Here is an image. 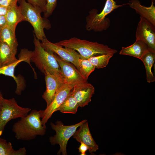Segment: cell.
I'll return each instance as SVG.
<instances>
[{
	"label": "cell",
	"instance_id": "6da1fadb",
	"mask_svg": "<svg viewBox=\"0 0 155 155\" xmlns=\"http://www.w3.org/2000/svg\"><path fill=\"white\" fill-rule=\"evenodd\" d=\"M40 110H33L13 125L12 131L18 140L30 141L38 135L43 136L46 132V125L42 124Z\"/></svg>",
	"mask_w": 155,
	"mask_h": 155
},
{
	"label": "cell",
	"instance_id": "7a4b0ae2",
	"mask_svg": "<svg viewBox=\"0 0 155 155\" xmlns=\"http://www.w3.org/2000/svg\"><path fill=\"white\" fill-rule=\"evenodd\" d=\"M55 43L77 51L80 55V58L86 59L97 55L107 54L114 55L117 52L116 50L110 48L107 45L76 37L61 41Z\"/></svg>",
	"mask_w": 155,
	"mask_h": 155
},
{
	"label": "cell",
	"instance_id": "3957f363",
	"mask_svg": "<svg viewBox=\"0 0 155 155\" xmlns=\"http://www.w3.org/2000/svg\"><path fill=\"white\" fill-rule=\"evenodd\" d=\"M18 2L25 21L28 22L33 26L36 37L41 41L46 38L44 30L50 29L51 25L47 18L41 16V14L43 12L41 9L26 0H20Z\"/></svg>",
	"mask_w": 155,
	"mask_h": 155
},
{
	"label": "cell",
	"instance_id": "277c9868",
	"mask_svg": "<svg viewBox=\"0 0 155 155\" xmlns=\"http://www.w3.org/2000/svg\"><path fill=\"white\" fill-rule=\"evenodd\" d=\"M35 48L32 51L30 61L33 62L43 73L47 71L53 74L62 75L59 65L55 59L54 53L45 50L41 45L39 40L34 37Z\"/></svg>",
	"mask_w": 155,
	"mask_h": 155
},
{
	"label": "cell",
	"instance_id": "5b68a950",
	"mask_svg": "<svg viewBox=\"0 0 155 155\" xmlns=\"http://www.w3.org/2000/svg\"><path fill=\"white\" fill-rule=\"evenodd\" d=\"M127 3L118 5L114 0H106L104 7L100 13L98 10L93 9L89 12L86 17V29L88 31L102 32L107 29L110 25V21L106 16L115 9Z\"/></svg>",
	"mask_w": 155,
	"mask_h": 155
},
{
	"label": "cell",
	"instance_id": "8992f818",
	"mask_svg": "<svg viewBox=\"0 0 155 155\" xmlns=\"http://www.w3.org/2000/svg\"><path fill=\"white\" fill-rule=\"evenodd\" d=\"M86 121V120H84L71 125H65L60 121H57L55 124L51 123V128L55 131L56 133L49 138V141L52 145H59L60 149L58 154L62 153L63 155L67 154V145L68 140L73 135L77 128Z\"/></svg>",
	"mask_w": 155,
	"mask_h": 155
},
{
	"label": "cell",
	"instance_id": "52a82bcc",
	"mask_svg": "<svg viewBox=\"0 0 155 155\" xmlns=\"http://www.w3.org/2000/svg\"><path fill=\"white\" fill-rule=\"evenodd\" d=\"M31 111L30 108L20 106L14 98H4L0 110V136L5 125L10 121L25 117Z\"/></svg>",
	"mask_w": 155,
	"mask_h": 155
},
{
	"label": "cell",
	"instance_id": "ba28073f",
	"mask_svg": "<svg viewBox=\"0 0 155 155\" xmlns=\"http://www.w3.org/2000/svg\"><path fill=\"white\" fill-rule=\"evenodd\" d=\"M74 86L66 83L63 84L57 90L50 104L44 110H40L43 125H45L53 114L58 111L59 107L71 93Z\"/></svg>",
	"mask_w": 155,
	"mask_h": 155
},
{
	"label": "cell",
	"instance_id": "9c48e42d",
	"mask_svg": "<svg viewBox=\"0 0 155 155\" xmlns=\"http://www.w3.org/2000/svg\"><path fill=\"white\" fill-rule=\"evenodd\" d=\"M32 51L26 49H21L19 55V59L14 63L9 65L0 67V74H3L13 78L17 84L16 93L18 95L21 94L24 90L25 82L22 77H16L14 74L15 69L16 66L22 61L29 63Z\"/></svg>",
	"mask_w": 155,
	"mask_h": 155
},
{
	"label": "cell",
	"instance_id": "30bf717a",
	"mask_svg": "<svg viewBox=\"0 0 155 155\" xmlns=\"http://www.w3.org/2000/svg\"><path fill=\"white\" fill-rule=\"evenodd\" d=\"M40 44L45 50L51 51L63 60L71 63L79 71L78 60L81 56L75 50L66 47L63 48L55 43L51 42L46 38L42 40Z\"/></svg>",
	"mask_w": 155,
	"mask_h": 155
},
{
	"label": "cell",
	"instance_id": "8fae6325",
	"mask_svg": "<svg viewBox=\"0 0 155 155\" xmlns=\"http://www.w3.org/2000/svg\"><path fill=\"white\" fill-rule=\"evenodd\" d=\"M135 36L136 39L146 44L150 50L155 51V26L141 16L137 26Z\"/></svg>",
	"mask_w": 155,
	"mask_h": 155
},
{
	"label": "cell",
	"instance_id": "7c38bea8",
	"mask_svg": "<svg viewBox=\"0 0 155 155\" xmlns=\"http://www.w3.org/2000/svg\"><path fill=\"white\" fill-rule=\"evenodd\" d=\"M54 55L59 65L65 83L74 86L78 84L88 82L72 64L63 60L56 54L54 53Z\"/></svg>",
	"mask_w": 155,
	"mask_h": 155
},
{
	"label": "cell",
	"instance_id": "4fadbf2b",
	"mask_svg": "<svg viewBox=\"0 0 155 155\" xmlns=\"http://www.w3.org/2000/svg\"><path fill=\"white\" fill-rule=\"evenodd\" d=\"M46 88L42 95L48 106L53 101L55 94L59 88L65 83L62 75L53 74L46 71L44 73Z\"/></svg>",
	"mask_w": 155,
	"mask_h": 155
},
{
	"label": "cell",
	"instance_id": "5bb4252c",
	"mask_svg": "<svg viewBox=\"0 0 155 155\" xmlns=\"http://www.w3.org/2000/svg\"><path fill=\"white\" fill-rule=\"evenodd\" d=\"M94 90L93 86L86 82L75 85L71 94L78 102L79 106L82 107L87 105L91 102Z\"/></svg>",
	"mask_w": 155,
	"mask_h": 155
},
{
	"label": "cell",
	"instance_id": "9a60e30c",
	"mask_svg": "<svg viewBox=\"0 0 155 155\" xmlns=\"http://www.w3.org/2000/svg\"><path fill=\"white\" fill-rule=\"evenodd\" d=\"M73 137L80 143L83 142L88 147L89 152L92 153L98 149V146L93 139L90 131L87 121L80 126L73 135Z\"/></svg>",
	"mask_w": 155,
	"mask_h": 155
},
{
	"label": "cell",
	"instance_id": "2e32d148",
	"mask_svg": "<svg viewBox=\"0 0 155 155\" xmlns=\"http://www.w3.org/2000/svg\"><path fill=\"white\" fill-rule=\"evenodd\" d=\"M141 17L145 18L155 26V7L152 1L151 5L146 7L142 5L139 0H131L128 3Z\"/></svg>",
	"mask_w": 155,
	"mask_h": 155
},
{
	"label": "cell",
	"instance_id": "e0dca14e",
	"mask_svg": "<svg viewBox=\"0 0 155 155\" xmlns=\"http://www.w3.org/2000/svg\"><path fill=\"white\" fill-rule=\"evenodd\" d=\"M149 50H151L146 44L140 40L136 39L135 42L132 45L127 47H122L119 54L132 56L140 59Z\"/></svg>",
	"mask_w": 155,
	"mask_h": 155
},
{
	"label": "cell",
	"instance_id": "ac0fdd59",
	"mask_svg": "<svg viewBox=\"0 0 155 155\" xmlns=\"http://www.w3.org/2000/svg\"><path fill=\"white\" fill-rule=\"evenodd\" d=\"M5 17L7 25L15 32L18 24L21 22L25 21L21 8L20 6H18L17 4L9 9L5 15Z\"/></svg>",
	"mask_w": 155,
	"mask_h": 155
},
{
	"label": "cell",
	"instance_id": "d6986e66",
	"mask_svg": "<svg viewBox=\"0 0 155 155\" xmlns=\"http://www.w3.org/2000/svg\"><path fill=\"white\" fill-rule=\"evenodd\" d=\"M0 42L7 44L16 55L17 51L18 42L15 32L7 25L0 32Z\"/></svg>",
	"mask_w": 155,
	"mask_h": 155
},
{
	"label": "cell",
	"instance_id": "ffe728a7",
	"mask_svg": "<svg viewBox=\"0 0 155 155\" xmlns=\"http://www.w3.org/2000/svg\"><path fill=\"white\" fill-rule=\"evenodd\" d=\"M140 59L143 62L145 66L147 82L148 83L154 82L155 78L152 69L155 61V51L148 50Z\"/></svg>",
	"mask_w": 155,
	"mask_h": 155
},
{
	"label": "cell",
	"instance_id": "44dd1931",
	"mask_svg": "<svg viewBox=\"0 0 155 155\" xmlns=\"http://www.w3.org/2000/svg\"><path fill=\"white\" fill-rule=\"evenodd\" d=\"M16 55L7 44L0 42V67L17 61Z\"/></svg>",
	"mask_w": 155,
	"mask_h": 155
},
{
	"label": "cell",
	"instance_id": "7402d4cb",
	"mask_svg": "<svg viewBox=\"0 0 155 155\" xmlns=\"http://www.w3.org/2000/svg\"><path fill=\"white\" fill-rule=\"evenodd\" d=\"M26 154L25 147L16 150L13 149L11 142H7L0 137V155H25Z\"/></svg>",
	"mask_w": 155,
	"mask_h": 155
},
{
	"label": "cell",
	"instance_id": "603a6c76",
	"mask_svg": "<svg viewBox=\"0 0 155 155\" xmlns=\"http://www.w3.org/2000/svg\"><path fill=\"white\" fill-rule=\"evenodd\" d=\"M71 92L59 107L58 111H59L63 113H76L79 106L78 102L72 95Z\"/></svg>",
	"mask_w": 155,
	"mask_h": 155
},
{
	"label": "cell",
	"instance_id": "cb8c5ba5",
	"mask_svg": "<svg viewBox=\"0 0 155 155\" xmlns=\"http://www.w3.org/2000/svg\"><path fill=\"white\" fill-rule=\"evenodd\" d=\"M113 54H103L92 57L87 59L94 66L95 68L101 69L105 67Z\"/></svg>",
	"mask_w": 155,
	"mask_h": 155
},
{
	"label": "cell",
	"instance_id": "d4e9b609",
	"mask_svg": "<svg viewBox=\"0 0 155 155\" xmlns=\"http://www.w3.org/2000/svg\"><path fill=\"white\" fill-rule=\"evenodd\" d=\"M79 71L82 76L87 80L90 74L95 68L88 59L80 58L78 60Z\"/></svg>",
	"mask_w": 155,
	"mask_h": 155
},
{
	"label": "cell",
	"instance_id": "484cf974",
	"mask_svg": "<svg viewBox=\"0 0 155 155\" xmlns=\"http://www.w3.org/2000/svg\"><path fill=\"white\" fill-rule=\"evenodd\" d=\"M46 6L44 17L47 18L52 14L57 5V0H46Z\"/></svg>",
	"mask_w": 155,
	"mask_h": 155
},
{
	"label": "cell",
	"instance_id": "4316f807",
	"mask_svg": "<svg viewBox=\"0 0 155 155\" xmlns=\"http://www.w3.org/2000/svg\"><path fill=\"white\" fill-rule=\"evenodd\" d=\"M27 2L34 6L40 9L44 13L46 10V0H27Z\"/></svg>",
	"mask_w": 155,
	"mask_h": 155
},
{
	"label": "cell",
	"instance_id": "83f0119b",
	"mask_svg": "<svg viewBox=\"0 0 155 155\" xmlns=\"http://www.w3.org/2000/svg\"><path fill=\"white\" fill-rule=\"evenodd\" d=\"M20 0H0V5L10 8L17 4V3Z\"/></svg>",
	"mask_w": 155,
	"mask_h": 155
},
{
	"label": "cell",
	"instance_id": "f1b7e54d",
	"mask_svg": "<svg viewBox=\"0 0 155 155\" xmlns=\"http://www.w3.org/2000/svg\"><path fill=\"white\" fill-rule=\"evenodd\" d=\"M81 144L78 148L79 152L81 155H86V152L88 150L87 146L83 142L80 143Z\"/></svg>",
	"mask_w": 155,
	"mask_h": 155
},
{
	"label": "cell",
	"instance_id": "f546056e",
	"mask_svg": "<svg viewBox=\"0 0 155 155\" xmlns=\"http://www.w3.org/2000/svg\"><path fill=\"white\" fill-rule=\"evenodd\" d=\"M7 25L5 16H0V32Z\"/></svg>",
	"mask_w": 155,
	"mask_h": 155
},
{
	"label": "cell",
	"instance_id": "4dcf8cb0",
	"mask_svg": "<svg viewBox=\"0 0 155 155\" xmlns=\"http://www.w3.org/2000/svg\"><path fill=\"white\" fill-rule=\"evenodd\" d=\"M9 9L0 5V16H5Z\"/></svg>",
	"mask_w": 155,
	"mask_h": 155
},
{
	"label": "cell",
	"instance_id": "1f68e13d",
	"mask_svg": "<svg viewBox=\"0 0 155 155\" xmlns=\"http://www.w3.org/2000/svg\"><path fill=\"white\" fill-rule=\"evenodd\" d=\"M3 98L1 92L0 91V110Z\"/></svg>",
	"mask_w": 155,
	"mask_h": 155
},
{
	"label": "cell",
	"instance_id": "d6a6232c",
	"mask_svg": "<svg viewBox=\"0 0 155 155\" xmlns=\"http://www.w3.org/2000/svg\"><path fill=\"white\" fill-rule=\"evenodd\" d=\"M152 1H155V0H151Z\"/></svg>",
	"mask_w": 155,
	"mask_h": 155
}]
</instances>
